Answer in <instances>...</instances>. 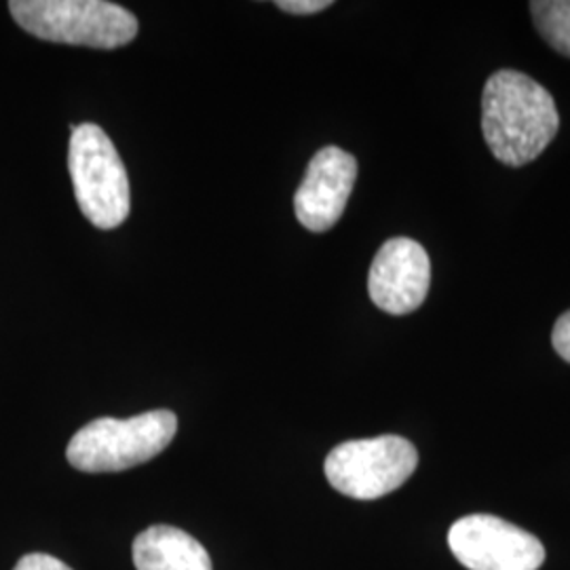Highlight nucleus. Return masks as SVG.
Returning a JSON list of instances; mask_svg holds the SVG:
<instances>
[{
    "instance_id": "nucleus-10",
    "label": "nucleus",
    "mask_w": 570,
    "mask_h": 570,
    "mask_svg": "<svg viewBox=\"0 0 570 570\" xmlns=\"http://www.w3.org/2000/svg\"><path fill=\"white\" fill-rule=\"evenodd\" d=\"M530 13L537 32L551 49L570 58V0H534Z\"/></svg>"
},
{
    "instance_id": "nucleus-8",
    "label": "nucleus",
    "mask_w": 570,
    "mask_h": 570,
    "mask_svg": "<svg viewBox=\"0 0 570 570\" xmlns=\"http://www.w3.org/2000/svg\"><path fill=\"white\" fill-rule=\"evenodd\" d=\"M357 178V161L338 146L322 148L306 167L294 195L298 223L311 233H326L345 212Z\"/></svg>"
},
{
    "instance_id": "nucleus-12",
    "label": "nucleus",
    "mask_w": 570,
    "mask_h": 570,
    "mask_svg": "<svg viewBox=\"0 0 570 570\" xmlns=\"http://www.w3.org/2000/svg\"><path fill=\"white\" fill-rule=\"evenodd\" d=\"M13 570H72L58 558L49 553H28L23 556Z\"/></svg>"
},
{
    "instance_id": "nucleus-3",
    "label": "nucleus",
    "mask_w": 570,
    "mask_h": 570,
    "mask_svg": "<svg viewBox=\"0 0 570 570\" xmlns=\"http://www.w3.org/2000/svg\"><path fill=\"white\" fill-rule=\"evenodd\" d=\"M9 11L28 35L49 42L119 49L138 37V18L104 0H11Z\"/></svg>"
},
{
    "instance_id": "nucleus-7",
    "label": "nucleus",
    "mask_w": 570,
    "mask_h": 570,
    "mask_svg": "<svg viewBox=\"0 0 570 570\" xmlns=\"http://www.w3.org/2000/svg\"><path fill=\"white\" fill-rule=\"evenodd\" d=\"M431 284V263L421 244L407 237L389 239L376 252L367 292L372 303L389 315H407L428 298Z\"/></svg>"
},
{
    "instance_id": "nucleus-9",
    "label": "nucleus",
    "mask_w": 570,
    "mask_h": 570,
    "mask_svg": "<svg viewBox=\"0 0 570 570\" xmlns=\"http://www.w3.org/2000/svg\"><path fill=\"white\" fill-rule=\"evenodd\" d=\"M131 556L136 570H214L209 553L193 534L165 524L140 532Z\"/></svg>"
},
{
    "instance_id": "nucleus-11",
    "label": "nucleus",
    "mask_w": 570,
    "mask_h": 570,
    "mask_svg": "<svg viewBox=\"0 0 570 570\" xmlns=\"http://www.w3.org/2000/svg\"><path fill=\"white\" fill-rule=\"evenodd\" d=\"M551 345L556 353L570 364V311L562 313L551 330Z\"/></svg>"
},
{
    "instance_id": "nucleus-6",
    "label": "nucleus",
    "mask_w": 570,
    "mask_h": 570,
    "mask_svg": "<svg viewBox=\"0 0 570 570\" xmlns=\"http://www.w3.org/2000/svg\"><path fill=\"white\" fill-rule=\"evenodd\" d=\"M449 546L469 570H539L546 562V548L534 534L489 513L456 520Z\"/></svg>"
},
{
    "instance_id": "nucleus-1",
    "label": "nucleus",
    "mask_w": 570,
    "mask_h": 570,
    "mask_svg": "<svg viewBox=\"0 0 570 570\" xmlns=\"http://www.w3.org/2000/svg\"><path fill=\"white\" fill-rule=\"evenodd\" d=\"M558 108L550 91L518 70H499L484 85L482 134L497 161H534L556 138Z\"/></svg>"
},
{
    "instance_id": "nucleus-2",
    "label": "nucleus",
    "mask_w": 570,
    "mask_h": 570,
    "mask_svg": "<svg viewBox=\"0 0 570 570\" xmlns=\"http://www.w3.org/2000/svg\"><path fill=\"white\" fill-rule=\"evenodd\" d=\"M178 433L171 410H150L131 419H96L79 429L68 449V463L85 473H117L159 456Z\"/></svg>"
},
{
    "instance_id": "nucleus-4",
    "label": "nucleus",
    "mask_w": 570,
    "mask_h": 570,
    "mask_svg": "<svg viewBox=\"0 0 570 570\" xmlns=\"http://www.w3.org/2000/svg\"><path fill=\"white\" fill-rule=\"evenodd\" d=\"M68 169L82 216L110 230L129 218V178L112 140L94 122L72 125Z\"/></svg>"
},
{
    "instance_id": "nucleus-5",
    "label": "nucleus",
    "mask_w": 570,
    "mask_h": 570,
    "mask_svg": "<svg viewBox=\"0 0 570 570\" xmlns=\"http://www.w3.org/2000/svg\"><path fill=\"white\" fill-rule=\"evenodd\" d=\"M419 468V452L402 435L351 440L327 454V482L341 494L374 501L402 489Z\"/></svg>"
},
{
    "instance_id": "nucleus-13",
    "label": "nucleus",
    "mask_w": 570,
    "mask_h": 570,
    "mask_svg": "<svg viewBox=\"0 0 570 570\" xmlns=\"http://www.w3.org/2000/svg\"><path fill=\"white\" fill-rule=\"evenodd\" d=\"M275 4L292 16H313V13H320L327 7H332L330 0H279Z\"/></svg>"
}]
</instances>
